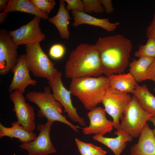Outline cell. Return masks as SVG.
Returning a JSON list of instances; mask_svg holds the SVG:
<instances>
[{"mask_svg":"<svg viewBox=\"0 0 155 155\" xmlns=\"http://www.w3.org/2000/svg\"><path fill=\"white\" fill-rule=\"evenodd\" d=\"M132 97L129 94L117 90L109 86L102 102L106 112L113 118L114 128H119L121 119Z\"/></svg>","mask_w":155,"mask_h":155,"instance_id":"obj_7","label":"cell"},{"mask_svg":"<svg viewBox=\"0 0 155 155\" xmlns=\"http://www.w3.org/2000/svg\"><path fill=\"white\" fill-rule=\"evenodd\" d=\"M64 2L63 0H59V8L57 14L48 20L56 27L62 38L68 39L70 35L68 26L71 18L69 11L65 8Z\"/></svg>","mask_w":155,"mask_h":155,"instance_id":"obj_19","label":"cell"},{"mask_svg":"<svg viewBox=\"0 0 155 155\" xmlns=\"http://www.w3.org/2000/svg\"><path fill=\"white\" fill-rule=\"evenodd\" d=\"M84 12L91 13H102L104 11L100 0H83Z\"/></svg>","mask_w":155,"mask_h":155,"instance_id":"obj_26","label":"cell"},{"mask_svg":"<svg viewBox=\"0 0 155 155\" xmlns=\"http://www.w3.org/2000/svg\"><path fill=\"white\" fill-rule=\"evenodd\" d=\"M108 78L110 86L120 91L133 94L138 85L133 77L129 72L125 74H113Z\"/></svg>","mask_w":155,"mask_h":155,"instance_id":"obj_20","label":"cell"},{"mask_svg":"<svg viewBox=\"0 0 155 155\" xmlns=\"http://www.w3.org/2000/svg\"><path fill=\"white\" fill-rule=\"evenodd\" d=\"M65 50V47L63 45L60 44H54L50 48L49 54L50 57L53 59H59L64 55Z\"/></svg>","mask_w":155,"mask_h":155,"instance_id":"obj_28","label":"cell"},{"mask_svg":"<svg viewBox=\"0 0 155 155\" xmlns=\"http://www.w3.org/2000/svg\"><path fill=\"white\" fill-rule=\"evenodd\" d=\"M25 60L27 67L34 75L53 80L58 71L54 63L41 48L39 43L26 45Z\"/></svg>","mask_w":155,"mask_h":155,"instance_id":"obj_5","label":"cell"},{"mask_svg":"<svg viewBox=\"0 0 155 155\" xmlns=\"http://www.w3.org/2000/svg\"><path fill=\"white\" fill-rule=\"evenodd\" d=\"M10 98L13 104V111L15 113L17 121L28 131L33 132L36 126L34 108L26 102L23 94L18 90L11 92Z\"/></svg>","mask_w":155,"mask_h":155,"instance_id":"obj_11","label":"cell"},{"mask_svg":"<svg viewBox=\"0 0 155 155\" xmlns=\"http://www.w3.org/2000/svg\"><path fill=\"white\" fill-rule=\"evenodd\" d=\"M9 0H0V11L4 10L8 4Z\"/></svg>","mask_w":155,"mask_h":155,"instance_id":"obj_33","label":"cell"},{"mask_svg":"<svg viewBox=\"0 0 155 155\" xmlns=\"http://www.w3.org/2000/svg\"><path fill=\"white\" fill-rule=\"evenodd\" d=\"M104 11L107 14L112 13L114 8L111 0H100Z\"/></svg>","mask_w":155,"mask_h":155,"instance_id":"obj_32","label":"cell"},{"mask_svg":"<svg viewBox=\"0 0 155 155\" xmlns=\"http://www.w3.org/2000/svg\"><path fill=\"white\" fill-rule=\"evenodd\" d=\"M18 45L4 29L0 30V74L5 75L9 73L16 64L18 57Z\"/></svg>","mask_w":155,"mask_h":155,"instance_id":"obj_10","label":"cell"},{"mask_svg":"<svg viewBox=\"0 0 155 155\" xmlns=\"http://www.w3.org/2000/svg\"><path fill=\"white\" fill-rule=\"evenodd\" d=\"M8 13L4 11L0 13V23H2L5 22Z\"/></svg>","mask_w":155,"mask_h":155,"instance_id":"obj_34","label":"cell"},{"mask_svg":"<svg viewBox=\"0 0 155 155\" xmlns=\"http://www.w3.org/2000/svg\"><path fill=\"white\" fill-rule=\"evenodd\" d=\"M141 108L145 112L155 114V97L146 85L137 86L133 94Z\"/></svg>","mask_w":155,"mask_h":155,"instance_id":"obj_22","label":"cell"},{"mask_svg":"<svg viewBox=\"0 0 155 155\" xmlns=\"http://www.w3.org/2000/svg\"><path fill=\"white\" fill-rule=\"evenodd\" d=\"M148 121L152 122L155 128L153 131L155 135V114H154L150 117Z\"/></svg>","mask_w":155,"mask_h":155,"instance_id":"obj_35","label":"cell"},{"mask_svg":"<svg viewBox=\"0 0 155 155\" xmlns=\"http://www.w3.org/2000/svg\"><path fill=\"white\" fill-rule=\"evenodd\" d=\"M99 53L103 73L107 77L121 74L129 64L131 41L122 34L100 38L94 45Z\"/></svg>","mask_w":155,"mask_h":155,"instance_id":"obj_1","label":"cell"},{"mask_svg":"<svg viewBox=\"0 0 155 155\" xmlns=\"http://www.w3.org/2000/svg\"><path fill=\"white\" fill-rule=\"evenodd\" d=\"M104 108L96 107L90 111L87 114L90 123L88 126L82 128V133L85 135L94 134L104 136L106 133H111L113 130L112 121L106 117Z\"/></svg>","mask_w":155,"mask_h":155,"instance_id":"obj_13","label":"cell"},{"mask_svg":"<svg viewBox=\"0 0 155 155\" xmlns=\"http://www.w3.org/2000/svg\"><path fill=\"white\" fill-rule=\"evenodd\" d=\"M30 71L26 63L25 54L21 55L11 71L13 76L8 89L9 92L17 90L23 94L28 86H36L37 82L31 78Z\"/></svg>","mask_w":155,"mask_h":155,"instance_id":"obj_14","label":"cell"},{"mask_svg":"<svg viewBox=\"0 0 155 155\" xmlns=\"http://www.w3.org/2000/svg\"><path fill=\"white\" fill-rule=\"evenodd\" d=\"M155 58L142 57L137 60L133 59L129 64V73L137 82L144 81L146 71Z\"/></svg>","mask_w":155,"mask_h":155,"instance_id":"obj_23","label":"cell"},{"mask_svg":"<svg viewBox=\"0 0 155 155\" xmlns=\"http://www.w3.org/2000/svg\"><path fill=\"white\" fill-rule=\"evenodd\" d=\"M114 134L117 135L115 138L107 137L104 136L94 135L93 139L100 142L109 148L115 155H120L126 147L127 142L132 140V137L129 134L119 129L117 130Z\"/></svg>","mask_w":155,"mask_h":155,"instance_id":"obj_17","label":"cell"},{"mask_svg":"<svg viewBox=\"0 0 155 155\" xmlns=\"http://www.w3.org/2000/svg\"><path fill=\"white\" fill-rule=\"evenodd\" d=\"M53 122L47 120L45 124H38L37 127L39 133L38 136L34 140L22 143L19 147L27 151L28 155H47L56 152L50 137Z\"/></svg>","mask_w":155,"mask_h":155,"instance_id":"obj_8","label":"cell"},{"mask_svg":"<svg viewBox=\"0 0 155 155\" xmlns=\"http://www.w3.org/2000/svg\"><path fill=\"white\" fill-rule=\"evenodd\" d=\"M69 90L77 97L85 108L91 111L102 102L110 86L107 77H80L71 79Z\"/></svg>","mask_w":155,"mask_h":155,"instance_id":"obj_3","label":"cell"},{"mask_svg":"<svg viewBox=\"0 0 155 155\" xmlns=\"http://www.w3.org/2000/svg\"><path fill=\"white\" fill-rule=\"evenodd\" d=\"M40 11L44 13H49L56 4L54 0H30Z\"/></svg>","mask_w":155,"mask_h":155,"instance_id":"obj_27","label":"cell"},{"mask_svg":"<svg viewBox=\"0 0 155 155\" xmlns=\"http://www.w3.org/2000/svg\"><path fill=\"white\" fill-rule=\"evenodd\" d=\"M134 55L138 58L145 57L155 58V40L148 39L145 44L139 46L138 49L135 52Z\"/></svg>","mask_w":155,"mask_h":155,"instance_id":"obj_25","label":"cell"},{"mask_svg":"<svg viewBox=\"0 0 155 155\" xmlns=\"http://www.w3.org/2000/svg\"><path fill=\"white\" fill-rule=\"evenodd\" d=\"M40 18L35 17L29 22L20 28L8 31L17 45L39 43L45 39V35L40 27Z\"/></svg>","mask_w":155,"mask_h":155,"instance_id":"obj_12","label":"cell"},{"mask_svg":"<svg viewBox=\"0 0 155 155\" xmlns=\"http://www.w3.org/2000/svg\"><path fill=\"white\" fill-rule=\"evenodd\" d=\"M11 125V127H7L0 123V138L5 136L17 138L22 143L34 140L37 137L35 133L28 131L17 121L12 123Z\"/></svg>","mask_w":155,"mask_h":155,"instance_id":"obj_18","label":"cell"},{"mask_svg":"<svg viewBox=\"0 0 155 155\" xmlns=\"http://www.w3.org/2000/svg\"><path fill=\"white\" fill-rule=\"evenodd\" d=\"M154 114L144 111L133 95L121 119L119 129L132 137H138L145 125Z\"/></svg>","mask_w":155,"mask_h":155,"instance_id":"obj_6","label":"cell"},{"mask_svg":"<svg viewBox=\"0 0 155 155\" xmlns=\"http://www.w3.org/2000/svg\"><path fill=\"white\" fill-rule=\"evenodd\" d=\"M71 13L74 19L72 25L74 27L87 24L99 27L108 32H111L115 30L119 25V22L111 23L108 18H98L84 12L71 11Z\"/></svg>","mask_w":155,"mask_h":155,"instance_id":"obj_16","label":"cell"},{"mask_svg":"<svg viewBox=\"0 0 155 155\" xmlns=\"http://www.w3.org/2000/svg\"><path fill=\"white\" fill-rule=\"evenodd\" d=\"M67 5L66 9L69 11L71 10L78 12H84V4L81 0H65Z\"/></svg>","mask_w":155,"mask_h":155,"instance_id":"obj_29","label":"cell"},{"mask_svg":"<svg viewBox=\"0 0 155 155\" xmlns=\"http://www.w3.org/2000/svg\"><path fill=\"white\" fill-rule=\"evenodd\" d=\"M66 78L98 76L103 73L98 51L94 45L82 43L70 54L65 67Z\"/></svg>","mask_w":155,"mask_h":155,"instance_id":"obj_2","label":"cell"},{"mask_svg":"<svg viewBox=\"0 0 155 155\" xmlns=\"http://www.w3.org/2000/svg\"><path fill=\"white\" fill-rule=\"evenodd\" d=\"M146 34L148 39L153 38L155 40V13L152 21L146 28Z\"/></svg>","mask_w":155,"mask_h":155,"instance_id":"obj_31","label":"cell"},{"mask_svg":"<svg viewBox=\"0 0 155 155\" xmlns=\"http://www.w3.org/2000/svg\"><path fill=\"white\" fill-rule=\"evenodd\" d=\"M130 155H155V135L146 123L137 143L130 148Z\"/></svg>","mask_w":155,"mask_h":155,"instance_id":"obj_15","label":"cell"},{"mask_svg":"<svg viewBox=\"0 0 155 155\" xmlns=\"http://www.w3.org/2000/svg\"><path fill=\"white\" fill-rule=\"evenodd\" d=\"M26 97L29 102L34 103L39 108L37 114L39 117L65 123L78 132V128L79 127L69 122L62 114L63 107L55 99L49 86H45L42 92H30L26 94Z\"/></svg>","mask_w":155,"mask_h":155,"instance_id":"obj_4","label":"cell"},{"mask_svg":"<svg viewBox=\"0 0 155 155\" xmlns=\"http://www.w3.org/2000/svg\"><path fill=\"white\" fill-rule=\"evenodd\" d=\"M151 80L155 83V59L148 69L145 74L144 81ZM154 90L155 92V87Z\"/></svg>","mask_w":155,"mask_h":155,"instance_id":"obj_30","label":"cell"},{"mask_svg":"<svg viewBox=\"0 0 155 155\" xmlns=\"http://www.w3.org/2000/svg\"><path fill=\"white\" fill-rule=\"evenodd\" d=\"M62 74L58 71L55 78L53 80L48 81L49 86L51 89L52 94L55 99L59 102L64 108L67 116L73 122L85 126L86 123L84 119L80 117L77 113L76 108L73 105L71 97V92L64 86L61 79Z\"/></svg>","mask_w":155,"mask_h":155,"instance_id":"obj_9","label":"cell"},{"mask_svg":"<svg viewBox=\"0 0 155 155\" xmlns=\"http://www.w3.org/2000/svg\"><path fill=\"white\" fill-rule=\"evenodd\" d=\"M7 13L12 11H21L31 14L44 20L49 18L48 14L39 10L30 0H9L4 10Z\"/></svg>","mask_w":155,"mask_h":155,"instance_id":"obj_21","label":"cell"},{"mask_svg":"<svg viewBox=\"0 0 155 155\" xmlns=\"http://www.w3.org/2000/svg\"><path fill=\"white\" fill-rule=\"evenodd\" d=\"M75 142L81 155H105L107 152L100 147L84 142L78 138Z\"/></svg>","mask_w":155,"mask_h":155,"instance_id":"obj_24","label":"cell"}]
</instances>
